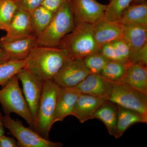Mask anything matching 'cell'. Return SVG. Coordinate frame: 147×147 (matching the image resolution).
Segmentation results:
<instances>
[{
  "label": "cell",
  "instance_id": "30bf717a",
  "mask_svg": "<svg viewBox=\"0 0 147 147\" xmlns=\"http://www.w3.org/2000/svg\"><path fill=\"white\" fill-rule=\"evenodd\" d=\"M38 46L37 37L36 35L6 39H0V46L9 60H26L35 47Z\"/></svg>",
  "mask_w": 147,
  "mask_h": 147
},
{
  "label": "cell",
  "instance_id": "e575fe53",
  "mask_svg": "<svg viewBox=\"0 0 147 147\" xmlns=\"http://www.w3.org/2000/svg\"><path fill=\"white\" fill-rule=\"evenodd\" d=\"M109 1H111V0H109Z\"/></svg>",
  "mask_w": 147,
  "mask_h": 147
},
{
  "label": "cell",
  "instance_id": "ffe728a7",
  "mask_svg": "<svg viewBox=\"0 0 147 147\" xmlns=\"http://www.w3.org/2000/svg\"><path fill=\"white\" fill-rule=\"evenodd\" d=\"M118 23L121 25L147 26V3L131 4L121 15Z\"/></svg>",
  "mask_w": 147,
  "mask_h": 147
},
{
  "label": "cell",
  "instance_id": "ba28073f",
  "mask_svg": "<svg viewBox=\"0 0 147 147\" xmlns=\"http://www.w3.org/2000/svg\"><path fill=\"white\" fill-rule=\"evenodd\" d=\"M83 59L69 57L62 66L53 80L60 87H76L90 74Z\"/></svg>",
  "mask_w": 147,
  "mask_h": 147
},
{
  "label": "cell",
  "instance_id": "484cf974",
  "mask_svg": "<svg viewBox=\"0 0 147 147\" xmlns=\"http://www.w3.org/2000/svg\"><path fill=\"white\" fill-rule=\"evenodd\" d=\"M127 65L110 61L103 69L100 74L113 82H119L124 76Z\"/></svg>",
  "mask_w": 147,
  "mask_h": 147
},
{
  "label": "cell",
  "instance_id": "9c48e42d",
  "mask_svg": "<svg viewBox=\"0 0 147 147\" xmlns=\"http://www.w3.org/2000/svg\"><path fill=\"white\" fill-rule=\"evenodd\" d=\"M16 76L22 83L25 99L34 120L42 95L44 82L26 67L19 71Z\"/></svg>",
  "mask_w": 147,
  "mask_h": 147
},
{
  "label": "cell",
  "instance_id": "44dd1931",
  "mask_svg": "<svg viewBox=\"0 0 147 147\" xmlns=\"http://www.w3.org/2000/svg\"><path fill=\"white\" fill-rule=\"evenodd\" d=\"M94 119L102 121L109 134L115 137L117 119V105L115 103L106 100L95 113L93 116Z\"/></svg>",
  "mask_w": 147,
  "mask_h": 147
},
{
  "label": "cell",
  "instance_id": "f1b7e54d",
  "mask_svg": "<svg viewBox=\"0 0 147 147\" xmlns=\"http://www.w3.org/2000/svg\"><path fill=\"white\" fill-rule=\"evenodd\" d=\"M18 9L30 12L41 5L44 0H15Z\"/></svg>",
  "mask_w": 147,
  "mask_h": 147
},
{
  "label": "cell",
  "instance_id": "4dcf8cb0",
  "mask_svg": "<svg viewBox=\"0 0 147 147\" xmlns=\"http://www.w3.org/2000/svg\"><path fill=\"white\" fill-rule=\"evenodd\" d=\"M0 147H18L17 141L14 138L3 134L0 136Z\"/></svg>",
  "mask_w": 147,
  "mask_h": 147
},
{
  "label": "cell",
  "instance_id": "4fadbf2b",
  "mask_svg": "<svg viewBox=\"0 0 147 147\" xmlns=\"http://www.w3.org/2000/svg\"><path fill=\"white\" fill-rule=\"evenodd\" d=\"M81 93L76 87L60 88L57 97L54 123L62 121L71 115V112Z\"/></svg>",
  "mask_w": 147,
  "mask_h": 147
},
{
  "label": "cell",
  "instance_id": "1f68e13d",
  "mask_svg": "<svg viewBox=\"0 0 147 147\" xmlns=\"http://www.w3.org/2000/svg\"><path fill=\"white\" fill-rule=\"evenodd\" d=\"M9 60V59L6 55L2 48L0 46V65Z\"/></svg>",
  "mask_w": 147,
  "mask_h": 147
},
{
  "label": "cell",
  "instance_id": "7a4b0ae2",
  "mask_svg": "<svg viewBox=\"0 0 147 147\" xmlns=\"http://www.w3.org/2000/svg\"><path fill=\"white\" fill-rule=\"evenodd\" d=\"M75 26L71 0H66L45 30L37 37L38 46L59 47Z\"/></svg>",
  "mask_w": 147,
  "mask_h": 147
},
{
  "label": "cell",
  "instance_id": "f546056e",
  "mask_svg": "<svg viewBox=\"0 0 147 147\" xmlns=\"http://www.w3.org/2000/svg\"><path fill=\"white\" fill-rule=\"evenodd\" d=\"M66 0H44L41 5L48 10L55 13Z\"/></svg>",
  "mask_w": 147,
  "mask_h": 147
},
{
  "label": "cell",
  "instance_id": "e0dca14e",
  "mask_svg": "<svg viewBox=\"0 0 147 147\" xmlns=\"http://www.w3.org/2000/svg\"><path fill=\"white\" fill-rule=\"evenodd\" d=\"M122 38L128 45L131 55L147 45V26L121 25Z\"/></svg>",
  "mask_w": 147,
  "mask_h": 147
},
{
  "label": "cell",
  "instance_id": "4316f807",
  "mask_svg": "<svg viewBox=\"0 0 147 147\" xmlns=\"http://www.w3.org/2000/svg\"><path fill=\"white\" fill-rule=\"evenodd\" d=\"M84 64L91 73L100 74L110 60L100 52L87 56L83 59Z\"/></svg>",
  "mask_w": 147,
  "mask_h": 147
},
{
  "label": "cell",
  "instance_id": "52a82bcc",
  "mask_svg": "<svg viewBox=\"0 0 147 147\" xmlns=\"http://www.w3.org/2000/svg\"><path fill=\"white\" fill-rule=\"evenodd\" d=\"M108 100L147 115V94L124 83L115 82Z\"/></svg>",
  "mask_w": 147,
  "mask_h": 147
},
{
  "label": "cell",
  "instance_id": "6da1fadb",
  "mask_svg": "<svg viewBox=\"0 0 147 147\" xmlns=\"http://www.w3.org/2000/svg\"><path fill=\"white\" fill-rule=\"evenodd\" d=\"M69 57L60 47L37 46L26 59V67L43 82L53 80Z\"/></svg>",
  "mask_w": 147,
  "mask_h": 147
},
{
  "label": "cell",
  "instance_id": "5b68a950",
  "mask_svg": "<svg viewBox=\"0 0 147 147\" xmlns=\"http://www.w3.org/2000/svg\"><path fill=\"white\" fill-rule=\"evenodd\" d=\"M0 103L5 115L15 113L34 129V119L29 105L19 86L16 75L0 89Z\"/></svg>",
  "mask_w": 147,
  "mask_h": 147
},
{
  "label": "cell",
  "instance_id": "d4e9b609",
  "mask_svg": "<svg viewBox=\"0 0 147 147\" xmlns=\"http://www.w3.org/2000/svg\"><path fill=\"white\" fill-rule=\"evenodd\" d=\"M133 0H111L107 8L104 18L108 21L118 22L124 11L131 4Z\"/></svg>",
  "mask_w": 147,
  "mask_h": 147
},
{
  "label": "cell",
  "instance_id": "603a6c76",
  "mask_svg": "<svg viewBox=\"0 0 147 147\" xmlns=\"http://www.w3.org/2000/svg\"><path fill=\"white\" fill-rule=\"evenodd\" d=\"M26 67V61L9 60L0 65V86H3L13 76Z\"/></svg>",
  "mask_w": 147,
  "mask_h": 147
},
{
  "label": "cell",
  "instance_id": "8fae6325",
  "mask_svg": "<svg viewBox=\"0 0 147 147\" xmlns=\"http://www.w3.org/2000/svg\"><path fill=\"white\" fill-rule=\"evenodd\" d=\"M75 24H94L104 18L107 5L96 0H71Z\"/></svg>",
  "mask_w": 147,
  "mask_h": 147
},
{
  "label": "cell",
  "instance_id": "83f0119b",
  "mask_svg": "<svg viewBox=\"0 0 147 147\" xmlns=\"http://www.w3.org/2000/svg\"><path fill=\"white\" fill-rule=\"evenodd\" d=\"M112 42L113 45L112 61L119 62L125 64H129L131 58V51L123 38Z\"/></svg>",
  "mask_w": 147,
  "mask_h": 147
},
{
  "label": "cell",
  "instance_id": "9a60e30c",
  "mask_svg": "<svg viewBox=\"0 0 147 147\" xmlns=\"http://www.w3.org/2000/svg\"><path fill=\"white\" fill-rule=\"evenodd\" d=\"M96 42L100 48L103 45L122 38L121 24L104 18L93 24Z\"/></svg>",
  "mask_w": 147,
  "mask_h": 147
},
{
  "label": "cell",
  "instance_id": "3957f363",
  "mask_svg": "<svg viewBox=\"0 0 147 147\" xmlns=\"http://www.w3.org/2000/svg\"><path fill=\"white\" fill-rule=\"evenodd\" d=\"M65 50L69 57L83 59L100 52L96 42L93 24L78 22L61 40L59 47Z\"/></svg>",
  "mask_w": 147,
  "mask_h": 147
},
{
  "label": "cell",
  "instance_id": "ac0fdd59",
  "mask_svg": "<svg viewBox=\"0 0 147 147\" xmlns=\"http://www.w3.org/2000/svg\"><path fill=\"white\" fill-rule=\"evenodd\" d=\"M119 82L147 94V66L139 63L127 65L124 76Z\"/></svg>",
  "mask_w": 147,
  "mask_h": 147
},
{
  "label": "cell",
  "instance_id": "7c38bea8",
  "mask_svg": "<svg viewBox=\"0 0 147 147\" xmlns=\"http://www.w3.org/2000/svg\"><path fill=\"white\" fill-rule=\"evenodd\" d=\"M115 82L100 74L91 73L75 87L81 93L108 100Z\"/></svg>",
  "mask_w": 147,
  "mask_h": 147
},
{
  "label": "cell",
  "instance_id": "7402d4cb",
  "mask_svg": "<svg viewBox=\"0 0 147 147\" xmlns=\"http://www.w3.org/2000/svg\"><path fill=\"white\" fill-rule=\"evenodd\" d=\"M29 12L33 33L37 36L47 28L55 13L42 5Z\"/></svg>",
  "mask_w": 147,
  "mask_h": 147
},
{
  "label": "cell",
  "instance_id": "836d02e7",
  "mask_svg": "<svg viewBox=\"0 0 147 147\" xmlns=\"http://www.w3.org/2000/svg\"><path fill=\"white\" fill-rule=\"evenodd\" d=\"M146 1V0H133L132 1V4H139L142 3Z\"/></svg>",
  "mask_w": 147,
  "mask_h": 147
},
{
  "label": "cell",
  "instance_id": "d6a6232c",
  "mask_svg": "<svg viewBox=\"0 0 147 147\" xmlns=\"http://www.w3.org/2000/svg\"><path fill=\"white\" fill-rule=\"evenodd\" d=\"M3 117L0 112V136L5 134L4 126L3 124Z\"/></svg>",
  "mask_w": 147,
  "mask_h": 147
},
{
  "label": "cell",
  "instance_id": "8992f818",
  "mask_svg": "<svg viewBox=\"0 0 147 147\" xmlns=\"http://www.w3.org/2000/svg\"><path fill=\"white\" fill-rule=\"evenodd\" d=\"M4 126L17 141L18 147H62L60 142H54L41 137L34 129L24 126L21 121L16 120L10 115L3 117Z\"/></svg>",
  "mask_w": 147,
  "mask_h": 147
},
{
  "label": "cell",
  "instance_id": "d6986e66",
  "mask_svg": "<svg viewBox=\"0 0 147 147\" xmlns=\"http://www.w3.org/2000/svg\"><path fill=\"white\" fill-rule=\"evenodd\" d=\"M147 123V115L117 105V119L115 138L118 139L131 125Z\"/></svg>",
  "mask_w": 147,
  "mask_h": 147
},
{
  "label": "cell",
  "instance_id": "5bb4252c",
  "mask_svg": "<svg viewBox=\"0 0 147 147\" xmlns=\"http://www.w3.org/2000/svg\"><path fill=\"white\" fill-rule=\"evenodd\" d=\"M106 100L93 96L81 93L74 105L71 115L83 123L93 119L95 113Z\"/></svg>",
  "mask_w": 147,
  "mask_h": 147
},
{
  "label": "cell",
  "instance_id": "cb8c5ba5",
  "mask_svg": "<svg viewBox=\"0 0 147 147\" xmlns=\"http://www.w3.org/2000/svg\"><path fill=\"white\" fill-rule=\"evenodd\" d=\"M18 9L15 0H0V30L6 31Z\"/></svg>",
  "mask_w": 147,
  "mask_h": 147
},
{
  "label": "cell",
  "instance_id": "277c9868",
  "mask_svg": "<svg viewBox=\"0 0 147 147\" xmlns=\"http://www.w3.org/2000/svg\"><path fill=\"white\" fill-rule=\"evenodd\" d=\"M60 88L53 80L44 82L42 95L34 120L35 131L48 140L50 130L54 124L56 102Z\"/></svg>",
  "mask_w": 147,
  "mask_h": 147
},
{
  "label": "cell",
  "instance_id": "2e32d148",
  "mask_svg": "<svg viewBox=\"0 0 147 147\" xmlns=\"http://www.w3.org/2000/svg\"><path fill=\"white\" fill-rule=\"evenodd\" d=\"M6 32V34L2 38L6 39L18 38L33 34L29 12L18 9Z\"/></svg>",
  "mask_w": 147,
  "mask_h": 147
}]
</instances>
